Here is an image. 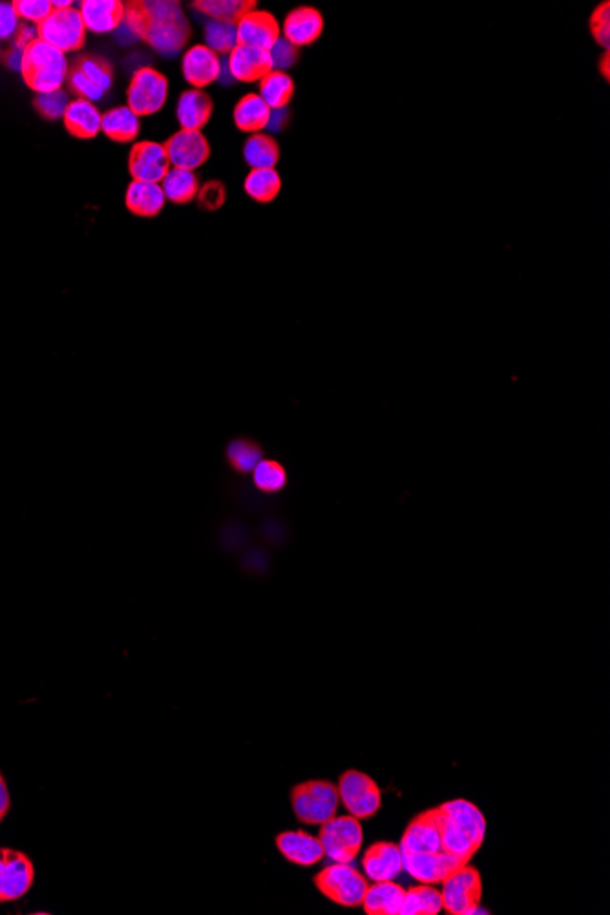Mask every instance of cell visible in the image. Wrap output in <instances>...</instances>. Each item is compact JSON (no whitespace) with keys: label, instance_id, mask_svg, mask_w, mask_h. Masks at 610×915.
<instances>
[{"label":"cell","instance_id":"1","mask_svg":"<svg viewBox=\"0 0 610 915\" xmlns=\"http://www.w3.org/2000/svg\"><path fill=\"white\" fill-rule=\"evenodd\" d=\"M117 30H125L130 41H145L165 57H174L190 39V24L179 2L145 0L125 4V17Z\"/></svg>","mask_w":610,"mask_h":915},{"label":"cell","instance_id":"2","mask_svg":"<svg viewBox=\"0 0 610 915\" xmlns=\"http://www.w3.org/2000/svg\"><path fill=\"white\" fill-rule=\"evenodd\" d=\"M432 810L444 852L461 859L464 864L470 863L486 837L483 811L474 802L464 799L448 800Z\"/></svg>","mask_w":610,"mask_h":915},{"label":"cell","instance_id":"3","mask_svg":"<svg viewBox=\"0 0 610 915\" xmlns=\"http://www.w3.org/2000/svg\"><path fill=\"white\" fill-rule=\"evenodd\" d=\"M70 64L63 52L55 50L50 44L35 41L24 50L22 61V79L35 94H48L63 90L68 79Z\"/></svg>","mask_w":610,"mask_h":915},{"label":"cell","instance_id":"4","mask_svg":"<svg viewBox=\"0 0 610 915\" xmlns=\"http://www.w3.org/2000/svg\"><path fill=\"white\" fill-rule=\"evenodd\" d=\"M296 819L309 826H322L337 815L340 806L338 789L329 780H305L291 791Z\"/></svg>","mask_w":610,"mask_h":915},{"label":"cell","instance_id":"5","mask_svg":"<svg viewBox=\"0 0 610 915\" xmlns=\"http://www.w3.org/2000/svg\"><path fill=\"white\" fill-rule=\"evenodd\" d=\"M442 910L450 915L488 914L481 910L483 879L472 864H464L442 881Z\"/></svg>","mask_w":610,"mask_h":915},{"label":"cell","instance_id":"6","mask_svg":"<svg viewBox=\"0 0 610 915\" xmlns=\"http://www.w3.org/2000/svg\"><path fill=\"white\" fill-rule=\"evenodd\" d=\"M318 892L329 901L346 908H357L368 890L366 875L353 868L351 863H333L315 875Z\"/></svg>","mask_w":610,"mask_h":915},{"label":"cell","instance_id":"7","mask_svg":"<svg viewBox=\"0 0 610 915\" xmlns=\"http://www.w3.org/2000/svg\"><path fill=\"white\" fill-rule=\"evenodd\" d=\"M318 839L327 859L333 863H353L362 850L364 830L360 819L353 815H335L331 821L320 826Z\"/></svg>","mask_w":610,"mask_h":915},{"label":"cell","instance_id":"8","mask_svg":"<svg viewBox=\"0 0 610 915\" xmlns=\"http://www.w3.org/2000/svg\"><path fill=\"white\" fill-rule=\"evenodd\" d=\"M338 797L349 815L360 821L371 819L382 808V791L379 784L366 773L348 769L337 784Z\"/></svg>","mask_w":610,"mask_h":915},{"label":"cell","instance_id":"9","mask_svg":"<svg viewBox=\"0 0 610 915\" xmlns=\"http://www.w3.org/2000/svg\"><path fill=\"white\" fill-rule=\"evenodd\" d=\"M66 83L77 97L90 103L105 97L114 83V70L110 63L99 55H81L74 66H70Z\"/></svg>","mask_w":610,"mask_h":915},{"label":"cell","instance_id":"10","mask_svg":"<svg viewBox=\"0 0 610 915\" xmlns=\"http://www.w3.org/2000/svg\"><path fill=\"white\" fill-rule=\"evenodd\" d=\"M39 41L50 44L55 50L68 52L81 50L85 46L86 28L81 19L79 10L66 8V10H53L39 26Z\"/></svg>","mask_w":610,"mask_h":915},{"label":"cell","instance_id":"11","mask_svg":"<svg viewBox=\"0 0 610 915\" xmlns=\"http://www.w3.org/2000/svg\"><path fill=\"white\" fill-rule=\"evenodd\" d=\"M167 97L169 81L158 70L145 66L132 75V81L128 85L127 106L137 117L156 114L167 103Z\"/></svg>","mask_w":610,"mask_h":915},{"label":"cell","instance_id":"12","mask_svg":"<svg viewBox=\"0 0 610 915\" xmlns=\"http://www.w3.org/2000/svg\"><path fill=\"white\" fill-rule=\"evenodd\" d=\"M35 870L26 853L0 848V903L17 901L30 892Z\"/></svg>","mask_w":610,"mask_h":915},{"label":"cell","instance_id":"13","mask_svg":"<svg viewBox=\"0 0 610 915\" xmlns=\"http://www.w3.org/2000/svg\"><path fill=\"white\" fill-rule=\"evenodd\" d=\"M170 167L174 169H200L211 158V145L207 137L196 130H179L163 145Z\"/></svg>","mask_w":610,"mask_h":915},{"label":"cell","instance_id":"14","mask_svg":"<svg viewBox=\"0 0 610 915\" xmlns=\"http://www.w3.org/2000/svg\"><path fill=\"white\" fill-rule=\"evenodd\" d=\"M170 170L165 147L154 141H139L128 156V172L134 181L161 183Z\"/></svg>","mask_w":610,"mask_h":915},{"label":"cell","instance_id":"15","mask_svg":"<svg viewBox=\"0 0 610 915\" xmlns=\"http://www.w3.org/2000/svg\"><path fill=\"white\" fill-rule=\"evenodd\" d=\"M238 44L258 48V50H271L276 41L282 37L280 24L269 11H249L240 22L236 24Z\"/></svg>","mask_w":610,"mask_h":915},{"label":"cell","instance_id":"16","mask_svg":"<svg viewBox=\"0 0 610 915\" xmlns=\"http://www.w3.org/2000/svg\"><path fill=\"white\" fill-rule=\"evenodd\" d=\"M223 61L220 55L209 50L205 44H196L183 55L181 72L185 81L194 90H203L207 86L220 81Z\"/></svg>","mask_w":610,"mask_h":915},{"label":"cell","instance_id":"17","mask_svg":"<svg viewBox=\"0 0 610 915\" xmlns=\"http://www.w3.org/2000/svg\"><path fill=\"white\" fill-rule=\"evenodd\" d=\"M225 66L231 74L232 81L240 83H260L265 75L271 74L274 70L271 53L240 44L227 55Z\"/></svg>","mask_w":610,"mask_h":915},{"label":"cell","instance_id":"18","mask_svg":"<svg viewBox=\"0 0 610 915\" xmlns=\"http://www.w3.org/2000/svg\"><path fill=\"white\" fill-rule=\"evenodd\" d=\"M362 868L373 883L393 881L404 870L399 844L390 841L371 844L362 857Z\"/></svg>","mask_w":610,"mask_h":915},{"label":"cell","instance_id":"19","mask_svg":"<svg viewBox=\"0 0 610 915\" xmlns=\"http://www.w3.org/2000/svg\"><path fill=\"white\" fill-rule=\"evenodd\" d=\"M274 844L284 859L298 866H315L326 857L320 839L307 831H284Z\"/></svg>","mask_w":610,"mask_h":915},{"label":"cell","instance_id":"20","mask_svg":"<svg viewBox=\"0 0 610 915\" xmlns=\"http://www.w3.org/2000/svg\"><path fill=\"white\" fill-rule=\"evenodd\" d=\"M282 37L296 48L315 44L324 33V17L311 6H300L285 17Z\"/></svg>","mask_w":610,"mask_h":915},{"label":"cell","instance_id":"21","mask_svg":"<svg viewBox=\"0 0 610 915\" xmlns=\"http://www.w3.org/2000/svg\"><path fill=\"white\" fill-rule=\"evenodd\" d=\"M81 19L85 22L86 32H116L125 17V4L119 0H85L81 2Z\"/></svg>","mask_w":610,"mask_h":915},{"label":"cell","instance_id":"22","mask_svg":"<svg viewBox=\"0 0 610 915\" xmlns=\"http://www.w3.org/2000/svg\"><path fill=\"white\" fill-rule=\"evenodd\" d=\"M63 121L66 130L77 139H94L101 132L103 116L94 103L77 97L70 101L64 112Z\"/></svg>","mask_w":610,"mask_h":915},{"label":"cell","instance_id":"23","mask_svg":"<svg viewBox=\"0 0 610 915\" xmlns=\"http://www.w3.org/2000/svg\"><path fill=\"white\" fill-rule=\"evenodd\" d=\"M212 110H214L212 99L209 94H205V90L190 88L187 92H183L179 97L178 108H176L181 130L201 132V128L207 127V123L211 121Z\"/></svg>","mask_w":610,"mask_h":915},{"label":"cell","instance_id":"24","mask_svg":"<svg viewBox=\"0 0 610 915\" xmlns=\"http://www.w3.org/2000/svg\"><path fill=\"white\" fill-rule=\"evenodd\" d=\"M406 888L393 881L368 884L362 908L368 915H399Z\"/></svg>","mask_w":610,"mask_h":915},{"label":"cell","instance_id":"25","mask_svg":"<svg viewBox=\"0 0 610 915\" xmlns=\"http://www.w3.org/2000/svg\"><path fill=\"white\" fill-rule=\"evenodd\" d=\"M165 192L161 189L159 183H143V181H132L128 185L127 203L128 211L141 218H154L165 207Z\"/></svg>","mask_w":610,"mask_h":915},{"label":"cell","instance_id":"26","mask_svg":"<svg viewBox=\"0 0 610 915\" xmlns=\"http://www.w3.org/2000/svg\"><path fill=\"white\" fill-rule=\"evenodd\" d=\"M269 117H271V108L263 103L262 97L258 94L243 95L232 112L236 128L251 136L262 134L263 130L267 128Z\"/></svg>","mask_w":610,"mask_h":915},{"label":"cell","instance_id":"27","mask_svg":"<svg viewBox=\"0 0 610 915\" xmlns=\"http://www.w3.org/2000/svg\"><path fill=\"white\" fill-rule=\"evenodd\" d=\"M265 459L263 446L251 437H236L225 448V461L234 474H253L254 468Z\"/></svg>","mask_w":610,"mask_h":915},{"label":"cell","instance_id":"28","mask_svg":"<svg viewBox=\"0 0 610 915\" xmlns=\"http://www.w3.org/2000/svg\"><path fill=\"white\" fill-rule=\"evenodd\" d=\"M101 130L105 132L108 139H112L116 143H130L139 136L141 123H139V117L128 106H117L103 114Z\"/></svg>","mask_w":610,"mask_h":915},{"label":"cell","instance_id":"29","mask_svg":"<svg viewBox=\"0 0 610 915\" xmlns=\"http://www.w3.org/2000/svg\"><path fill=\"white\" fill-rule=\"evenodd\" d=\"M243 159L253 170L274 169L280 161V147L269 134H253L243 145Z\"/></svg>","mask_w":610,"mask_h":915},{"label":"cell","instance_id":"30","mask_svg":"<svg viewBox=\"0 0 610 915\" xmlns=\"http://www.w3.org/2000/svg\"><path fill=\"white\" fill-rule=\"evenodd\" d=\"M159 185L165 192V198L172 201V203H178V205H185V203L194 200L198 196L201 187L200 178L196 176V172L174 169V167H170L167 176L163 178Z\"/></svg>","mask_w":610,"mask_h":915},{"label":"cell","instance_id":"31","mask_svg":"<svg viewBox=\"0 0 610 915\" xmlns=\"http://www.w3.org/2000/svg\"><path fill=\"white\" fill-rule=\"evenodd\" d=\"M295 90V81H293L291 75L273 70L271 74L265 75L260 81L258 95L262 97L263 103L269 106L271 110H282V108H287L289 103L293 101Z\"/></svg>","mask_w":610,"mask_h":915},{"label":"cell","instance_id":"32","mask_svg":"<svg viewBox=\"0 0 610 915\" xmlns=\"http://www.w3.org/2000/svg\"><path fill=\"white\" fill-rule=\"evenodd\" d=\"M442 912L441 892L433 884H417L406 890L399 915H437Z\"/></svg>","mask_w":610,"mask_h":915},{"label":"cell","instance_id":"33","mask_svg":"<svg viewBox=\"0 0 610 915\" xmlns=\"http://www.w3.org/2000/svg\"><path fill=\"white\" fill-rule=\"evenodd\" d=\"M192 6L211 21L238 24L249 11L256 10L258 4L249 0H198Z\"/></svg>","mask_w":610,"mask_h":915},{"label":"cell","instance_id":"34","mask_svg":"<svg viewBox=\"0 0 610 915\" xmlns=\"http://www.w3.org/2000/svg\"><path fill=\"white\" fill-rule=\"evenodd\" d=\"M243 189L254 201L271 203L282 190V176L276 169L251 170L243 181Z\"/></svg>","mask_w":610,"mask_h":915},{"label":"cell","instance_id":"35","mask_svg":"<svg viewBox=\"0 0 610 915\" xmlns=\"http://www.w3.org/2000/svg\"><path fill=\"white\" fill-rule=\"evenodd\" d=\"M253 484L262 494H280L289 484L287 468L276 459H263L262 463L254 468Z\"/></svg>","mask_w":610,"mask_h":915},{"label":"cell","instance_id":"36","mask_svg":"<svg viewBox=\"0 0 610 915\" xmlns=\"http://www.w3.org/2000/svg\"><path fill=\"white\" fill-rule=\"evenodd\" d=\"M205 46L216 55H229L238 46L236 24L232 22L209 21L205 24Z\"/></svg>","mask_w":610,"mask_h":915},{"label":"cell","instance_id":"37","mask_svg":"<svg viewBox=\"0 0 610 915\" xmlns=\"http://www.w3.org/2000/svg\"><path fill=\"white\" fill-rule=\"evenodd\" d=\"M70 105V97L64 90H55L48 94H37L33 99L35 110L48 121H55L64 116L66 108Z\"/></svg>","mask_w":610,"mask_h":915},{"label":"cell","instance_id":"38","mask_svg":"<svg viewBox=\"0 0 610 915\" xmlns=\"http://www.w3.org/2000/svg\"><path fill=\"white\" fill-rule=\"evenodd\" d=\"M13 6L19 19L33 26H39L53 11L50 0H17Z\"/></svg>","mask_w":610,"mask_h":915},{"label":"cell","instance_id":"39","mask_svg":"<svg viewBox=\"0 0 610 915\" xmlns=\"http://www.w3.org/2000/svg\"><path fill=\"white\" fill-rule=\"evenodd\" d=\"M590 32L598 46L609 52L610 44V6L609 2L600 4L590 17Z\"/></svg>","mask_w":610,"mask_h":915},{"label":"cell","instance_id":"40","mask_svg":"<svg viewBox=\"0 0 610 915\" xmlns=\"http://www.w3.org/2000/svg\"><path fill=\"white\" fill-rule=\"evenodd\" d=\"M269 53H271L274 70L276 72H285V74H287V70H291L293 66H296L298 59H300V50L293 44L287 43L284 37H280L276 41Z\"/></svg>","mask_w":610,"mask_h":915},{"label":"cell","instance_id":"41","mask_svg":"<svg viewBox=\"0 0 610 915\" xmlns=\"http://www.w3.org/2000/svg\"><path fill=\"white\" fill-rule=\"evenodd\" d=\"M196 200L200 203V207L203 211H218V209H221V207L225 205V200H227L225 185H223L221 181L212 179V181H209V183H205L203 187H200V192H198Z\"/></svg>","mask_w":610,"mask_h":915},{"label":"cell","instance_id":"42","mask_svg":"<svg viewBox=\"0 0 610 915\" xmlns=\"http://www.w3.org/2000/svg\"><path fill=\"white\" fill-rule=\"evenodd\" d=\"M21 26V19L10 2H0V41L15 37Z\"/></svg>","mask_w":610,"mask_h":915},{"label":"cell","instance_id":"43","mask_svg":"<svg viewBox=\"0 0 610 915\" xmlns=\"http://www.w3.org/2000/svg\"><path fill=\"white\" fill-rule=\"evenodd\" d=\"M39 39V32H37V26L33 24H28V22H21L19 30L15 33L13 37V44L19 46L22 50H26L30 44L35 43Z\"/></svg>","mask_w":610,"mask_h":915},{"label":"cell","instance_id":"44","mask_svg":"<svg viewBox=\"0 0 610 915\" xmlns=\"http://www.w3.org/2000/svg\"><path fill=\"white\" fill-rule=\"evenodd\" d=\"M289 119H291V116H289L287 108H282V110H271V117H269V123H267V128H265V130H269V136L280 134V132H284L285 127L289 125Z\"/></svg>","mask_w":610,"mask_h":915},{"label":"cell","instance_id":"45","mask_svg":"<svg viewBox=\"0 0 610 915\" xmlns=\"http://www.w3.org/2000/svg\"><path fill=\"white\" fill-rule=\"evenodd\" d=\"M4 59V64L10 68V70H15V72H21L22 70V61H24V50L11 44L10 50L2 55Z\"/></svg>","mask_w":610,"mask_h":915},{"label":"cell","instance_id":"46","mask_svg":"<svg viewBox=\"0 0 610 915\" xmlns=\"http://www.w3.org/2000/svg\"><path fill=\"white\" fill-rule=\"evenodd\" d=\"M10 810V789L6 786V780L0 775V821L6 817Z\"/></svg>","mask_w":610,"mask_h":915},{"label":"cell","instance_id":"47","mask_svg":"<svg viewBox=\"0 0 610 915\" xmlns=\"http://www.w3.org/2000/svg\"><path fill=\"white\" fill-rule=\"evenodd\" d=\"M600 70H601V75H603V77H605V79H607V81H609V77H610V53L609 52L603 53V57H601V61H600Z\"/></svg>","mask_w":610,"mask_h":915},{"label":"cell","instance_id":"48","mask_svg":"<svg viewBox=\"0 0 610 915\" xmlns=\"http://www.w3.org/2000/svg\"><path fill=\"white\" fill-rule=\"evenodd\" d=\"M50 2H52L53 10H66V8H72V2H70V0H63V2H59V0H50Z\"/></svg>","mask_w":610,"mask_h":915}]
</instances>
